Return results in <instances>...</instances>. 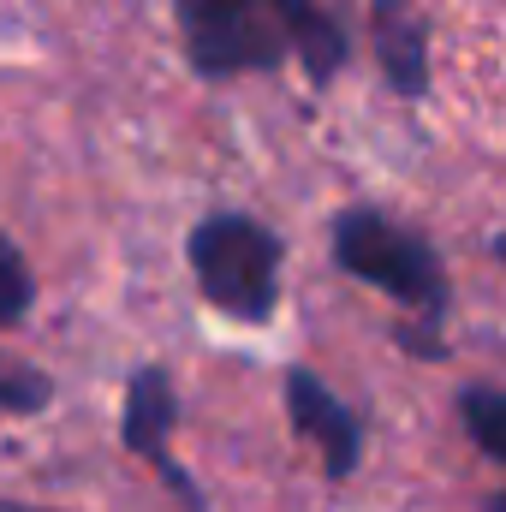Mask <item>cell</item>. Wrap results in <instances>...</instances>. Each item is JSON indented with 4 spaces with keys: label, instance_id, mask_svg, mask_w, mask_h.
Wrapping results in <instances>:
<instances>
[{
    "label": "cell",
    "instance_id": "obj_1",
    "mask_svg": "<svg viewBox=\"0 0 506 512\" xmlns=\"http://www.w3.org/2000/svg\"><path fill=\"white\" fill-rule=\"evenodd\" d=\"M328 251H334V262L352 280L376 286L399 310H411V322H429V328L447 322V304H453L447 262H441V251L417 227H405L399 215L370 209V203L340 209L334 227H328Z\"/></svg>",
    "mask_w": 506,
    "mask_h": 512
},
{
    "label": "cell",
    "instance_id": "obj_2",
    "mask_svg": "<svg viewBox=\"0 0 506 512\" xmlns=\"http://www.w3.org/2000/svg\"><path fill=\"white\" fill-rule=\"evenodd\" d=\"M185 256H191V274H197L203 298L221 316L262 328L280 310V262H286V245L256 215H239V209L203 215L191 227Z\"/></svg>",
    "mask_w": 506,
    "mask_h": 512
},
{
    "label": "cell",
    "instance_id": "obj_3",
    "mask_svg": "<svg viewBox=\"0 0 506 512\" xmlns=\"http://www.w3.org/2000/svg\"><path fill=\"white\" fill-rule=\"evenodd\" d=\"M173 18L197 78H245L286 60L268 0H173Z\"/></svg>",
    "mask_w": 506,
    "mask_h": 512
},
{
    "label": "cell",
    "instance_id": "obj_4",
    "mask_svg": "<svg viewBox=\"0 0 506 512\" xmlns=\"http://www.w3.org/2000/svg\"><path fill=\"white\" fill-rule=\"evenodd\" d=\"M173 423H179V393H173V376L161 370V364H143L137 376L126 382V411H120V429H126V447L185 501V507L197 512L203 507V489L185 477V465L173 459Z\"/></svg>",
    "mask_w": 506,
    "mask_h": 512
},
{
    "label": "cell",
    "instance_id": "obj_5",
    "mask_svg": "<svg viewBox=\"0 0 506 512\" xmlns=\"http://www.w3.org/2000/svg\"><path fill=\"white\" fill-rule=\"evenodd\" d=\"M286 417H292V429L322 453V471H328L334 483H346V477L364 465V417L322 382L316 370H304V364L286 370Z\"/></svg>",
    "mask_w": 506,
    "mask_h": 512
},
{
    "label": "cell",
    "instance_id": "obj_6",
    "mask_svg": "<svg viewBox=\"0 0 506 512\" xmlns=\"http://www.w3.org/2000/svg\"><path fill=\"white\" fill-rule=\"evenodd\" d=\"M370 42H376L381 84L399 102H423L435 84L429 66V18L417 0H370Z\"/></svg>",
    "mask_w": 506,
    "mask_h": 512
},
{
    "label": "cell",
    "instance_id": "obj_7",
    "mask_svg": "<svg viewBox=\"0 0 506 512\" xmlns=\"http://www.w3.org/2000/svg\"><path fill=\"white\" fill-rule=\"evenodd\" d=\"M286 54L304 66L310 84H334L352 60V30L340 24V12H328L322 0H268Z\"/></svg>",
    "mask_w": 506,
    "mask_h": 512
},
{
    "label": "cell",
    "instance_id": "obj_8",
    "mask_svg": "<svg viewBox=\"0 0 506 512\" xmlns=\"http://www.w3.org/2000/svg\"><path fill=\"white\" fill-rule=\"evenodd\" d=\"M459 423L477 441V453H489L495 465H506V393L501 387H459Z\"/></svg>",
    "mask_w": 506,
    "mask_h": 512
},
{
    "label": "cell",
    "instance_id": "obj_9",
    "mask_svg": "<svg viewBox=\"0 0 506 512\" xmlns=\"http://www.w3.org/2000/svg\"><path fill=\"white\" fill-rule=\"evenodd\" d=\"M30 298H36V286H30V262H24V251L0 233V328L24 322V316H30Z\"/></svg>",
    "mask_w": 506,
    "mask_h": 512
},
{
    "label": "cell",
    "instance_id": "obj_10",
    "mask_svg": "<svg viewBox=\"0 0 506 512\" xmlns=\"http://www.w3.org/2000/svg\"><path fill=\"white\" fill-rule=\"evenodd\" d=\"M54 399V387H48V376L42 370H30V364H6L0 358V411H42Z\"/></svg>",
    "mask_w": 506,
    "mask_h": 512
},
{
    "label": "cell",
    "instance_id": "obj_11",
    "mask_svg": "<svg viewBox=\"0 0 506 512\" xmlns=\"http://www.w3.org/2000/svg\"><path fill=\"white\" fill-rule=\"evenodd\" d=\"M483 512H506V489H495V495L483 501Z\"/></svg>",
    "mask_w": 506,
    "mask_h": 512
},
{
    "label": "cell",
    "instance_id": "obj_12",
    "mask_svg": "<svg viewBox=\"0 0 506 512\" xmlns=\"http://www.w3.org/2000/svg\"><path fill=\"white\" fill-rule=\"evenodd\" d=\"M0 512H48V507H24V501H0Z\"/></svg>",
    "mask_w": 506,
    "mask_h": 512
},
{
    "label": "cell",
    "instance_id": "obj_13",
    "mask_svg": "<svg viewBox=\"0 0 506 512\" xmlns=\"http://www.w3.org/2000/svg\"><path fill=\"white\" fill-rule=\"evenodd\" d=\"M489 251H495V256L506 262V233H495V245H489Z\"/></svg>",
    "mask_w": 506,
    "mask_h": 512
}]
</instances>
